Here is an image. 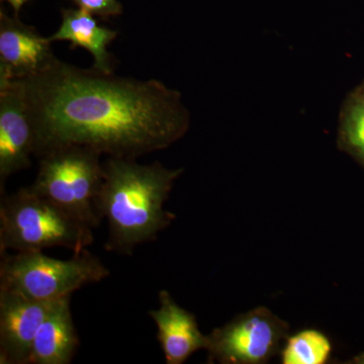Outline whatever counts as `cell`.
<instances>
[{
  "label": "cell",
  "mask_w": 364,
  "mask_h": 364,
  "mask_svg": "<svg viewBox=\"0 0 364 364\" xmlns=\"http://www.w3.org/2000/svg\"><path fill=\"white\" fill-rule=\"evenodd\" d=\"M35 135V156L80 146L136 159L183 138L191 114L181 93L156 79L119 77L57 59L47 70L16 80Z\"/></svg>",
  "instance_id": "obj_1"
},
{
  "label": "cell",
  "mask_w": 364,
  "mask_h": 364,
  "mask_svg": "<svg viewBox=\"0 0 364 364\" xmlns=\"http://www.w3.org/2000/svg\"><path fill=\"white\" fill-rule=\"evenodd\" d=\"M182 173L160 162L109 157L97 200L100 217L109 225L105 249L131 255L136 246L155 240L176 219L164 205Z\"/></svg>",
  "instance_id": "obj_2"
},
{
  "label": "cell",
  "mask_w": 364,
  "mask_h": 364,
  "mask_svg": "<svg viewBox=\"0 0 364 364\" xmlns=\"http://www.w3.org/2000/svg\"><path fill=\"white\" fill-rule=\"evenodd\" d=\"M93 228L31 186L2 196L0 253L35 252L61 247L83 252L95 241Z\"/></svg>",
  "instance_id": "obj_3"
},
{
  "label": "cell",
  "mask_w": 364,
  "mask_h": 364,
  "mask_svg": "<svg viewBox=\"0 0 364 364\" xmlns=\"http://www.w3.org/2000/svg\"><path fill=\"white\" fill-rule=\"evenodd\" d=\"M1 256L0 289L38 301H54L70 296L86 284L102 282L111 274L87 249L68 260L50 257L43 251Z\"/></svg>",
  "instance_id": "obj_4"
},
{
  "label": "cell",
  "mask_w": 364,
  "mask_h": 364,
  "mask_svg": "<svg viewBox=\"0 0 364 364\" xmlns=\"http://www.w3.org/2000/svg\"><path fill=\"white\" fill-rule=\"evenodd\" d=\"M102 154L90 148L66 146L39 157L31 188L95 229L102 221L97 200L104 181Z\"/></svg>",
  "instance_id": "obj_5"
},
{
  "label": "cell",
  "mask_w": 364,
  "mask_h": 364,
  "mask_svg": "<svg viewBox=\"0 0 364 364\" xmlns=\"http://www.w3.org/2000/svg\"><path fill=\"white\" fill-rule=\"evenodd\" d=\"M289 325L265 306L237 316L208 335V363L263 364L282 352Z\"/></svg>",
  "instance_id": "obj_6"
},
{
  "label": "cell",
  "mask_w": 364,
  "mask_h": 364,
  "mask_svg": "<svg viewBox=\"0 0 364 364\" xmlns=\"http://www.w3.org/2000/svg\"><path fill=\"white\" fill-rule=\"evenodd\" d=\"M35 135L25 97L16 80L0 82V191L7 179L32 165Z\"/></svg>",
  "instance_id": "obj_7"
},
{
  "label": "cell",
  "mask_w": 364,
  "mask_h": 364,
  "mask_svg": "<svg viewBox=\"0 0 364 364\" xmlns=\"http://www.w3.org/2000/svg\"><path fill=\"white\" fill-rule=\"evenodd\" d=\"M55 301L0 289V363L28 364L36 334Z\"/></svg>",
  "instance_id": "obj_8"
},
{
  "label": "cell",
  "mask_w": 364,
  "mask_h": 364,
  "mask_svg": "<svg viewBox=\"0 0 364 364\" xmlns=\"http://www.w3.org/2000/svg\"><path fill=\"white\" fill-rule=\"evenodd\" d=\"M49 38L1 13L0 82L39 75L56 61Z\"/></svg>",
  "instance_id": "obj_9"
},
{
  "label": "cell",
  "mask_w": 364,
  "mask_h": 364,
  "mask_svg": "<svg viewBox=\"0 0 364 364\" xmlns=\"http://www.w3.org/2000/svg\"><path fill=\"white\" fill-rule=\"evenodd\" d=\"M159 308L149 311L157 327V339L167 364H182L195 352L205 349L208 335L203 334L193 314L174 301L168 291L158 294Z\"/></svg>",
  "instance_id": "obj_10"
},
{
  "label": "cell",
  "mask_w": 364,
  "mask_h": 364,
  "mask_svg": "<svg viewBox=\"0 0 364 364\" xmlns=\"http://www.w3.org/2000/svg\"><path fill=\"white\" fill-rule=\"evenodd\" d=\"M79 345L70 296L55 301L33 342L28 364H68Z\"/></svg>",
  "instance_id": "obj_11"
},
{
  "label": "cell",
  "mask_w": 364,
  "mask_h": 364,
  "mask_svg": "<svg viewBox=\"0 0 364 364\" xmlns=\"http://www.w3.org/2000/svg\"><path fill=\"white\" fill-rule=\"evenodd\" d=\"M93 14L83 9H66L62 14V23L56 33L50 36L52 43L66 41L73 47H81L90 53L93 68L105 73H112V58L109 46L119 33L98 25Z\"/></svg>",
  "instance_id": "obj_12"
},
{
  "label": "cell",
  "mask_w": 364,
  "mask_h": 364,
  "mask_svg": "<svg viewBox=\"0 0 364 364\" xmlns=\"http://www.w3.org/2000/svg\"><path fill=\"white\" fill-rule=\"evenodd\" d=\"M338 123L340 149L364 165V97L356 88L345 98Z\"/></svg>",
  "instance_id": "obj_13"
},
{
  "label": "cell",
  "mask_w": 364,
  "mask_h": 364,
  "mask_svg": "<svg viewBox=\"0 0 364 364\" xmlns=\"http://www.w3.org/2000/svg\"><path fill=\"white\" fill-rule=\"evenodd\" d=\"M332 344L324 333L308 329L287 337L282 347L284 364H325L331 358Z\"/></svg>",
  "instance_id": "obj_14"
},
{
  "label": "cell",
  "mask_w": 364,
  "mask_h": 364,
  "mask_svg": "<svg viewBox=\"0 0 364 364\" xmlns=\"http://www.w3.org/2000/svg\"><path fill=\"white\" fill-rule=\"evenodd\" d=\"M78 9L100 16H116L123 7L117 0H73Z\"/></svg>",
  "instance_id": "obj_15"
},
{
  "label": "cell",
  "mask_w": 364,
  "mask_h": 364,
  "mask_svg": "<svg viewBox=\"0 0 364 364\" xmlns=\"http://www.w3.org/2000/svg\"><path fill=\"white\" fill-rule=\"evenodd\" d=\"M6 1L9 2L14 11L18 13V11L21 9V6H23L28 0H6Z\"/></svg>",
  "instance_id": "obj_16"
},
{
  "label": "cell",
  "mask_w": 364,
  "mask_h": 364,
  "mask_svg": "<svg viewBox=\"0 0 364 364\" xmlns=\"http://www.w3.org/2000/svg\"><path fill=\"white\" fill-rule=\"evenodd\" d=\"M356 90L359 91V92L361 93V95L364 97V81L363 83H361L360 85L358 86V87H356Z\"/></svg>",
  "instance_id": "obj_17"
}]
</instances>
